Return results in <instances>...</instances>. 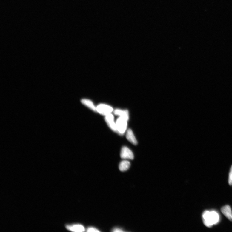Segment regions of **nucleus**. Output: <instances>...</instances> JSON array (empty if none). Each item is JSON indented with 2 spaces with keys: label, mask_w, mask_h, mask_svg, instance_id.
Returning a JSON list of instances; mask_svg holds the SVG:
<instances>
[{
  "label": "nucleus",
  "mask_w": 232,
  "mask_h": 232,
  "mask_svg": "<svg viewBox=\"0 0 232 232\" xmlns=\"http://www.w3.org/2000/svg\"><path fill=\"white\" fill-rule=\"evenodd\" d=\"M203 222L208 227H211L216 225L219 221L218 213L215 211H205L202 214Z\"/></svg>",
  "instance_id": "obj_1"
},
{
  "label": "nucleus",
  "mask_w": 232,
  "mask_h": 232,
  "mask_svg": "<svg viewBox=\"0 0 232 232\" xmlns=\"http://www.w3.org/2000/svg\"><path fill=\"white\" fill-rule=\"evenodd\" d=\"M127 120L124 118L119 117L116 122L117 132L121 135H123L127 130Z\"/></svg>",
  "instance_id": "obj_2"
},
{
  "label": "nucleus",
  "mask_w": 232,
  "mask_h": 232,
  "mask_svg": "<svg viewBox=\"0 0 232 232\" xmlns=\"http://www.w3.org/2000/svg\"><path fill=\"white\" fill-rule=\"evenodd\" d=\"M113 111V108L107 105L101 104L96 107V112L105 116L111 113Z\"/></svg>",
  "instance_id": "obj_3"
},
{
  "label": "nucleus",
  "mask_w": 232,
  "mask_h": 232,
  "mask_svg": "<svg viewBox=\"0 0 232 232\" xmlns=\"http://www.w3.org/2000/svg\"><path fill=\"white\" fill-rule=\"evenodd\" d=\"M120 156L123 159L133 160L134 158L133 154L131 150L126 146L122 148Z\"/></svg>",
  "instance_id": "obj_4"
},
{
  "label": "nucleus",
  "mask_w": 232,
  "mask_h": 232,
  "mask_svg": "<svg viewBox=\"0 0 232 232\" xmlns=\"http://www.w3.org/2000/svg\"><path fill=\"white\" fill-rule=\"evenodd\" d=\"M105 120L108 127L113 131L117 132L116 123L115 122L114 118L112 114L105 116Z\"/></svg>",
  "instance_id": "obj_5"
},
{
  "label": "nucleus",
  "mask_w": 232,
  "mask_h": 232,
  "mask_svg": "<svg viewBox=\"0 0 232 232\" xmlns=\"http://www.w3.org/2000/svg\"><path fill=\"white\" fill-rule=\"evenodd\" d=\"M66 228L68 230L73 232H83L85 231L84 227L79 224L67 225Z\"/></svg>",
  "instance_id": "obj_6"
},
{
  "label": "nucleus",
  "mask_w": 232,
  "mask_h": 232,
  "mask_svg": "<svg viewBox=\"0 0 232 232\" xmlns=\"http://www.w3.org/2000/svg\"><path fill=\"white\" fill-rule=\"evenodd\" d=\"M222 212L231 221H232V212L231 208L229 205H226L222 207Z\"/></svg>",
  "instance_id": "obj_7"
},
{
  "label": "nucleus",
  "mask_w": 232,
  "mask_h": 232,
  "mask_svg": "<svg viewBox=\"0 0 232 232\" xmlns=\"http://www.w3.org/2000/svg\"><path fill=\"white\" fill-rule=\"evenodd\" d=\"M114 113L116 115L123 117L127 121L129 119V112L127 110L116 109L114 111Z\"/></svg>",
  "instance_id": "obj_8"
},
{
  "label": "nucleus",
  "mask_w": 232,
  "mask_h": 232,
  "mask_svg": "<svg viewBox=\"0 0 232 232\" xmlns=\"http://www.w3.org/2000/svg\"><path fill=\"white\" fill-rule=\"evenodd\" d=\"M126 138L133 145H137V140L131 129H129L127 130L126 134Z\"/></svg>",
  "instance_id": "obj_9"
},
{
  "label": "nucleus",
  "mask_w": 232,
  "mask_h": 232,
  "mask_svg": "<svg viewBox=\"0 0 232 232\" xmlns=\"http://www.w3.org/2000/svg\"><path fill=\"white\" fill-rule=\"evenodd\" d=\"M81 102L93 111L96 112V107L91 101L87 99H82L81 100Z\"/></svg>",
  "instance_id": "obj_10"
},
{
  "label": "nucleus",
  "mask_w": 232,
  "mask_h": 232,
  "mask_svg": "<svg viewBox=\"0 0 232 232\" xmlns=\"http://www.w3.org/2000/svg\"><path fill=\"white\" fill-rule=\"evenodd\" d=\"M131 164L130 162L127 160L122 161L119 165V169L121 171L125 172L127 170L130 168Z\"/></svg>",
  "instance_id": "obj_11"
},
{
  "label": "nucleus",
  "mask_w": 232,
  "mask_h": 232,
  "mask_svg": "<svg viewBox=\"0 0 232 232\" xmlns=\"http://www.w3.org/2000/svg\"><path fill=\"white\" fill-rule=\"evenodd\" d=\"M229 184L230 185H232V165L231 168L229 175Z\"/></svg>",
  "instance_id": "obj_12"
},
{
  "label": "nucleus",
  "mask_w": 232,
  "mask_h": 232,
  "mask_svg": "<svg viewBox=\"0 0 232 232\" xmlns=\"http://www.w3.org/2000/svg\"><path fill=\"white\" fill-rule=\"evenodd\" d=\"M87 231L88 232H100V231L96 228L93 227H89L88 228L87 230Z\"/></svg>",
  "instance_id": "obj_13"
},
{
  "label": "nucleus",
  "mask_w": 232,
  "mask_h": 232,
  "mask_svg": "<svg viewBox=\"0 0 232 232\" xmlns=\"http://www.w3.org/2000/svg\"><path fill=\"white\" fill-rule=\"evenodd\" d=\"M112 232H124V231H123L122 229L120 228H114L113 229L112 231Z\"/></svg>",
  "instance_id": "obj_14"
}]
</instances>
